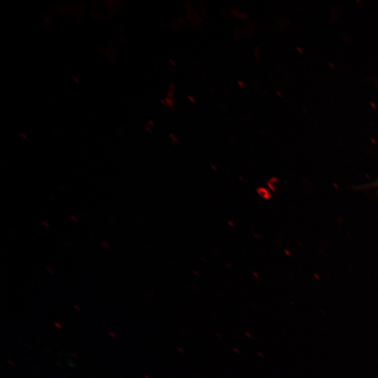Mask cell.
Wrapping results in <instances>:
<instances>
[{"instance_id": "1", "label": "cell", "mask_w": 378, "mask_h": 378, "mask_svg": "<svg viewBox=\"0 0 378 378\" xmlns=\"http://www.w3.org/2000/svg\"><path fill=\"white\" fill-rule=\"evenodd\" d=\"M256 192L259 197L262 200H269L270 199V192L268 190L262 186L258 187L256 190Z\"/></svg>"}]
</instances>
